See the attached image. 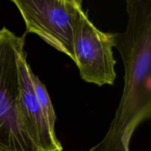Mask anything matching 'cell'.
I'll use <instances>...</instances> for the list:
<instances>
[{
    "label": "cell",
    "instance_id": "2",
    "mask_svg": "<svg viewBox=\"0 0 151 151\" xmlns=\"http://www.w3.org/2000/svg\"><path fill=\"white\" fill-rule=\"evenodd\" d=\"M25 36L0 29V151H41L27 132L22 112L19 60Z\"/></svg>",
    "mask_w": 151,
    "mask_h": 151
},
{
    "label": "cell",
    "instance_id": "1",
    "mask_svg": "<svg viewBox=\"0 0 151 151\" xmlns=\"http://www.w3.org/2000/svg\"><path fill=\"white\" fill-rule=\"evenodd\" d=\"M128 25L112 33L124 63V88L106 136L88 151H130L137 127L151 116V0H125Z\"/></svg>",
    "mask_w": 151,
    "mask_h": 151
},
{
    "label": "cell",
    "instance_id": "6",
    "mask_svg": "<svg viewBox=\"0 0 151 151\" xmlns=\"http://www.w3.org/2000/svg\"><path fill=\"white\" fill-rule=\"evenodd\" d=\"M29 76H30L31 83H32V88L35 92V97L38 100L42 113L45 117L46 121L48 124L50 129L55 132V123L57 117L52 104L51 100L50 98L46 86L41 82L38 78L35 76L34 72L29 67Z\"/></svg>",
    "mask_w": 151,
    "mask_h": 151
},
{
    "label": "cell",
    "instance_id": "8",
    "mask_svg": "<svg viewBox=\"0 0 151 151\" xmlns=\"http://www.w3.org/2000/svg\"><path fill=\"white\" fill-rule=\"evenodd\" d=\"M66 1H70V2H72V3H74V4H75V0H66ZM78 7H79V6H78Z\"/></svg>",
    "mask_w": 151,
    "mask_h": 151
},
{
    "label": "cell",
    "instance_id": "3",
    "mask_svg": "<svg viewBox=\"0 0 151 151\" xmlns=\"http://www.w3.org/2000/svg\"><path fill=\"white\" fill-rule=\"evenodd\" d=\"M24 20L27 32H32L75 63L74 32L82 7L66 0H11Z\"/></svg>",
    "mask_w": 151,
    "mask_h": 151
},
{
    "label": "cell",
    "instance_id": "5",
    "mask_svg": "<svg viewBox=\"0 0 151 151\" xmlns=\"http://www.w3.org/2000/svg\"><path fill=\"white\" fill-rule=\"evenodd\" d=\"M27 55L24 50L19 60L21 78V104L24 122L29 137L41 151H62L63 147L55 132L49 127L35 97Z\"/></svg>",
    "mask_w": 151,
    "mask_h": 151
},
{
    "label": "cell",
    "instance_id": "4",
    "mask_svg": "<svg viewBox=\"0 0 151 151\" xmlns=\"http://www.w3.org/2000/svg\"><path fill=\"white\" fill-rule=\"evenodd\" d=\"M73 47L75 64L84 81L99 86L113 85L116 78L113 35L99 30L84 12L75 29Z\"/></svg>",
    "mask_w": 151,
    "mask_h": 151
},
{
    "label": "cell",
    "instance_id": "7",
    "mask_svg": "<svg viewBox=\"0 0 151 151\" xmlns=\"http://www.w3.org/2000/svg\"><path fill=\"white\" fill-rule=\"evenodd\" d=\"M75 4H77L78 6L81 7V5H82V2H83V0H75Z\"/></svg>",
    "mask_w": 151,
    "mask_h": 151
}]
</instances>
